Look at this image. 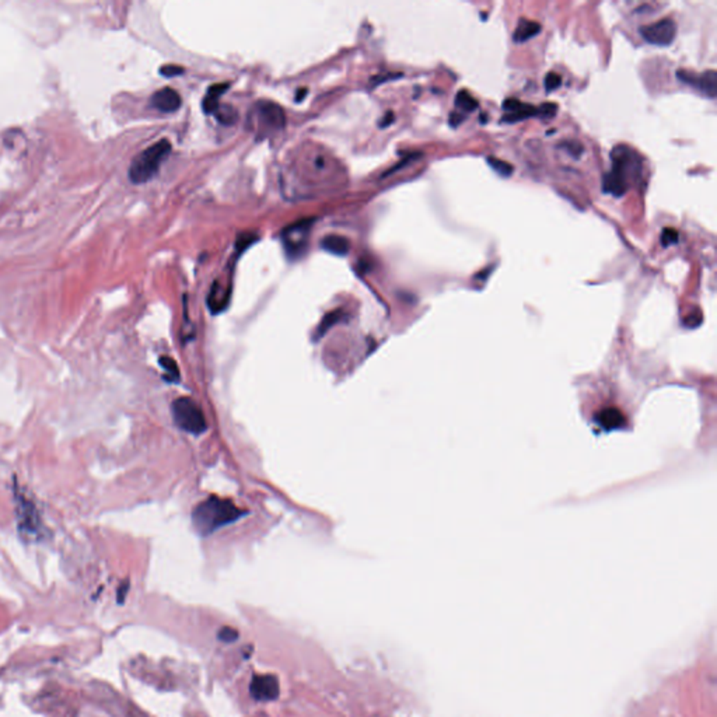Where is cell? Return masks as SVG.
I'll list each match as a JSON object with an SVG mask.
<instances>
[{
    "instance_id": "obj_15",
    "label": "cell",
    "mask_w": 717,
    "mask_h": 717,
    "mask_svg": "<svg viewBox=\"0 0 717 717\" xmlns=\"http://www.w3.org/2000/svg\"><path fill=\"white\" fill-rule=\"evenodd\" d=\"M597 420H599V423L606 429H615V427H621L625 425L623 415L615 408H608V409L601 411L599 415H597Z\"/></svg>"
},
{
    "instance_id": "obj_10",
    "label": "cell",
    "mask_w": 717,
    "mask_h": 717,
    "mask_svg": "<svg viewBox=\"0 0 717 717\" xmlns=\"http://www.w3.org/2000/svg\"><path fill=\"white\" fill-rule=\"evenodd\" d=\"M19 513H20V530L25 534H36L39 527V520L36 517L35 507L31 502L25 500V497L19 499Z\"/></svg>"
},
{
    "instance_id": "obj_14",
    "label": "cell",
    "mask_w": 717,
    "mask_h": 717,
    "mask_svg": "<svg viewBox=\"0 0 717 717\" xmlns=\"http://www.w3.org/2000/svg\"><path fill=\"white\" fill-rule=\"evenodd\" d=\"M228 89V85L227 83H223V85H215L212 86L206 96L204 97V103H202V107H204V111L206 114H213L215 109L219 107V100L220 97L226 93V90Z\"/></svg>"
},
{
    "instance_id": "obj_7",
    "label": "cell",
    "mask_w": 717,
    "mask_h": 717,
    "mask_svg": "<svg viewBox=\"0 0 717 717\" xmlns=\"http://www.w3.org/2000/svg\"><path fill=\"white\" fill-rule=\"evenodd\" d=\"M310 226V222H303L283 231V246L290 257H300L304 253Z\"/></svg>"
},
{
    "instance_id": "obj_2",
    "label": "cell",
    "mask_w": 717,
    "mask_h": 717,
    "mask_svg": "<svg viewBox=\"0 0 717 717\" xmlns=\"http://www.w3.org/2000/svg\"><path fill=\"white\" fill-rule=\"evenodd\" d=\"M611 171L603 177V192L621 197L626 193L630 184L639 178L641 158L629 146L619 145L611 151Z\"/></svg>"
},
{
    "instance_id": "obj_30",
    "label": "cell",
    "mask_w": 717,
    "mask_h": 717,
    "mask_svg": "<svg viewBox=\"0 0 717 717\" xmlns=\"http://www.w3.org/2000/svg\"><path fill=\"white\" fill-rule=\"evenodd\" d=\"M392 119H394V115H392V112H388V115H385V118H384V119H383V122H381V124H383V125H381V127H385V125H389V122H391V121H392Z\"/></svg>"
},
{
    "instance_id": "obj_27",
    "label": "cell",
    "mask_w": 717,
    "mask_h": 717,
    "mask_svg": "<svg viewBox=\"0 0 717 717\" xmlns=\"http://www.w3.org/2000/svg\"><path fill=\"white\" fill-rule=\"evenodd\" d=\"M556 111H557V105L556 104L546 103V104H542L538 108V115L542 116V118H552V116H555Z\"/></svg>"
},
{
    "instance_id": "obj_1",
    "label": "cell",
    "mask_w": 717,
    "mask_h": 717,
    "mask_svg": "<svg viewBox=\"0 0 717 717\" xmlns=\"http://www.w3.org/2000/svg\"><path fill=\"white\" fill-rule=\"evenodd\" d=\"M247 514V510L237 507L231 500L212 496L193 509L192 524L199 535L208 537L217 530L243 519Z\"/></svg>"
},
{
    "instance_id": "obj_12",
    "label": "cell",
    "mask_w": 717,
    "mask_h": 717,
    "mask_svg": "<svg viewBox=\"0 0 717 717\" xmlns=\"http://www.w3.org/2000/svg\"><path fill=\"white\" fill-rule=\"evenodd\" d=\"M541 28L542 27H541L539 23L533 21V20L522 19L519 25H517V28L514 30V34H513L514 43H517V44L527 43L528 39L537 36L541 32Z\"/></svg>"
},
{
    "instance_id": "obj_29",
    "label": "cell",
    "mask_w": 717,
    "mask_h": 717,
    "mask_svg": "<svg viewBox=\"0 0 717 717\" xmlns=\"http://www.w3.org/2000/svg\"><path fill=\"white\" fill-rule=\"evenodd\" d=\"M462 121H464V116H461L458 112H453V114L450 115V124H451V127L456 128V127H458Z\"/></svg>"
},
{
    "instance_id": "obj_6",
    "label": "cell",
    "mask_w": 717,
    "mask_h": 717,
    "mask_svg": "<svg viewBox=\"0 0 717 717\" xmlns=\"http://www.w3.org/2000/svg\"><path fill=\"white\" fill-rule=\"evenodd\" d=\"M639 32L646 43L657 47H667L675 39L676 23L671 19H661L653 24L641 27Z\"/></svg>"
},
{
    "instance_id": "obj_19",
    "label": "cell",
    "mask_w": 717,
    "mask_h": 717,
    "mask_svg": "<svg viewBox=\"0 0 717 717\" xmlns=\"http://www.w3.org/2000/svg\"><path fill=\"white\" fill-rule=\"evenodd\" d=\"M160 366L164 369V378L169 383H178L180 381V370L177 363L173 361L171 357L163 356L160 357Z\"/></svg>"
},
{
    "instance_id": "obj_18",
    "label": "cell",
    "mask_w": 717,
    "mask_h": 717,
    "mask_svg": "<svg viewBox=\"0 0 717 717\" xmlns=\"http://www.w3.org/2000/svg\"><path fill=\"white\" fill-rule=\"evenodd\" d=\"M213 115L223 125H233L237 121V111L231 105L219 104V107L215 109Z\"/></svg>"
},
{
    "instance_id": "obj_21",
    "label": "cell",
    "mask_w": 717,
    "mask_h": 717,
    "mask_svg": "<svg viewBox=\"0 0 717 717\" xmlns=\"http://www.w3.org/2000/svg\"><path fill=\"white\" fill-rule=\"evenodd\" d=\"M456 107H458L464 112H472L480 107V104H478V101L467 90H461L456 96Z\"/></svg>"
},
{
    "instance_id": "obj_11",
    "label": "cell",
    "mask_w": 717,
    "mask_h": 717,
    "mask_svg": "<svg viewBox=\"0 0 717 717\" xmlns=\"http://www.w3.org/2000/svg\"><path fill=\"white\" fill-rule=\"evenodd\" d=\"M321 248L338 257H345L350 251V242L342 235H327L321 240Z\"/></svg>"
},
{
    "instance_id": "obj_20",
    "label": "cell",
    "mask_w": 717,
    "mask_h": 717,
    "mask_svg": "<svg viewBox=\"0 0 717 717\" xmlns=\"http://www.w3.org/2000/svg\"><path fill=\"white\" fill-rule=\"evenodd\" d=\"M486 163L489 164V167L497 173L500 177H510L513 173H514V167L504 162V160H500V158L497 157H493V156H488L486 158Z\"/></svg>"
},
{
    "instance_id": "obj_5",
    "label": "cell",
    "mask_w": 717,
    "mask_h": 717,
    "mask_svg": "<svg viewBox=\"0 0 717 717\" xmlns=\"http://www.w3.org/2000/svg\"><path fill=\"white\" fill-rule=\"evenodd\" d=\"M250 116H253L255 132L261 136L276 133L286 125V116L282 107L266 100L258 101L251 109Z\"/></svg>"
},
{
    "instance_id": "obj_28",
    "label": "cell",
    "mask_w": 717,
    "mask_h": 717,
    "mask_svg": "<svg viewBox=\"0 0 717 717\" xmlns=\"http://www.w3.org/2000/svg\"><path fill=\"white\" fill-rule=\"evenodd\" d=\"M128 588H129V581L128 580L124 581L121 584V587L118 588V603H122L125 600V595L128 592Z\"/></svg>"
},
{
    "instance_id": "obj_22",
    "label": "cell",
    "mask_w": 717,
    "mask_h": 717,
    "mask_svg": "<svg viewBox=\"0 0 717 717\" xmlns=\"http://www.w3.org/2000/svg\"><path fill=\"white\" fill-rule=\"evenodd\" d=\"M660 240H661L663 247L675 246L676 243L680 242V233L676 231L675 228H672V227H665V228L663 230V233H661Z\"/></svg>"
},
{
    "instance_id": "obj_31",
    "label": "cell",
    "mask_w": 717,
    "mask_h": 717,
    "mask_svg": "<svg viewBox=\"0 0 717 717\" xmlns=\"http://www.w3.org/2000/svg\"><path fill=\"white\" fill-rule=\"evenodd\" d=\"M480 119H481V122H482V124H485V122L488 121V116H486V115L484 114V115H481V118H480Z\"/></svg>"
},
{
    "instance_id": "obj_24",
    "label": "cell",
    "mask_w": 717,
    "mask_h": 717,
    "mask_svg": "<svg viewBox=\"0 0 717 717\" xmlns=\"http://www.w3.org/2000/svg\"><path fill=\"white\" fill-rule=\"evenodd\" d=\"M562 85V77L555 73V72H549L546 76H545V81H544V86H545V90L546 92H553L556 90L557 87H559Z\"/></svg>"
},
{
    "instance_id": "obj_3",
    "label": "cell",
    "mask_w": 717,
    "mask_h": 717,
    "mask_svg": "<svg viewBox=\"0 0 717 717\" xmlns=\"http://www.w3.org/2000/svg\"><path fill=\"white\" fill-rule=\"evenodd\" d=\"M171 153V143L167 139L158 140L153 146L138 154L129 167V180L133 184L150 181L160 170V166Z\"/></svg>"
},
{
    "instance_id": "obj_23",
    "label": "cell",
    "mask_w": 717,
    "mask_h": 717,
    "mask_svg": "<svg viewBox=\"0 0 717 717\" xmlns=\"http://www.w3.org/2000/svg\"><path fill=\"white\" fill-rule=\"evenodd\" d=\"M217 637L224 643H233V642H235L238 639V630L231 628V626H223L219 630Z\"/></svg>"
},
{
    "instance_id": "obj_25",
    "label": "cell",
    "mask_w": 717,
    "mask_h": 717,
    "mask_svg": "<svg viewBox=\"0 0 717 717\" xmlns=\"http://www.w3.org/2000/svg\"><path fill=\"white\" fill-rule=\"evenodd\" d=\"M559 147L564 149V150H566L569 154H572V156L576 157V158H579V157L581 156V153H583V146H581V143H579V142H576V140H565V142L559 143Z\"/></svg>"
},
{
    "instance_id": "obj_4",
    "label": "cell",
    "mask_w": 717,
    "mask_h": 717,
    "mask_svg": "<svg viewBox=\"0 0 717 717\" xmlns=\"http://www.w3.org/2000/svg\"><path fill=\"white\" fill-rule=\"evenodd\" d=\"M174 423L182 431L193 436L204 434L208 429L206 418L195 401L188 396H180L171 405Z\"/></svg>"
},
{
    "instance_id": "obj_13",
    "label": "cell",
    "mask_w": 717,
    "mask_h": 717,
    "mask_svg": "<svg viewBox=\"0 0 717 717\" xmlns=\"http://www.w3.org/2000/svg\"><path fill=\"white\" fill-rule=\"evenodd\" d=\"M694 87H698L705 96L710 98H716L717 96V73L710 69L700 74H696V81Z\"/></svg>"
},
{
    "instance_id": "obj_16",
    "label": "cell",
    "mask_w": 717,
    "mask_h": 717,
    "mask_svg": "<svg viewBox=\"0 0 717 717\" xmlns=\"http://www.w3.org/2000/svg\"><path fill=\"white\" fill-rule=\"evenodd\" d=\"M537 115H538V108L528 105V104H522V107L519 109H515L514 112H510V114H506L502 118V122L514 124V122H519V121H523V119L537 116Z\"/></svg>"
},
{
    "instance_id": "obj_26",
    "label": "cell",
    "mask_w": 717,
    "mask_h": 717,
    "mask_svg": "<svg viewBox=\"0 0 717 717\" xmlns=\"http://www.w3.org/2000/svg\"><path fill=\"white\" fill-rule=\"evenodd\" d=\"M182 73H184V67L175 66V65H166V66H162V69H160V74H163L166 77H174V76H180Z\"/></svg>"
},
{
    "instance_id": "obj_17",
    "label": "cell",
    "mask_w": 717,
    "mask_h": 717,
    "mask_svg": "<svg viewBox=\"0 0 717 717\" xmlns=\"http://www.w3.org/2000/svg\"><path fill=\"white\" fill-rule=\"evenodd\" d=\"M345 318H347V315H346L342 310H335V311L327 314V315L324 317V320H323L321 325L318 327V330H317L315 339L323 338L331 327H334V325L338 324V323H342V321L345 320Z\"/></svg>"
},
{
    "instance_id": "obj_8",
    "label": "cell",
    "mask_w": 717,
    "mask_h": 717,
    "mask_svg": "<svg viewBox=\"0 0 717 717\" xmlns=\"http://www.w3.org/2000/svg\"><path fill=\"white\" fill-rule=\"evenodd\" d=\"M250 692L251 696L257 700H275L281 692V685L275 675L272 674H264V675H255L251 684H250Z\"/></svg>"
},
{
    "instance_id": "obj_9",
    "label": "cell",
    "mask_w": 717,
    "mask_h": 717,
    "mask_svg": "<svg viewBox=\"0 0 717 717\" xmlns=\"http://www.w3.org/2000/svg\"><path fill=\"white\" fill-rule=\"evenodd\" d=\"M150 101L156 109L162 111V112H175L182 105V98H181L180 93L171 87H164V89L157 90L151 96Z\"/></svg>"
}]
</instances>
